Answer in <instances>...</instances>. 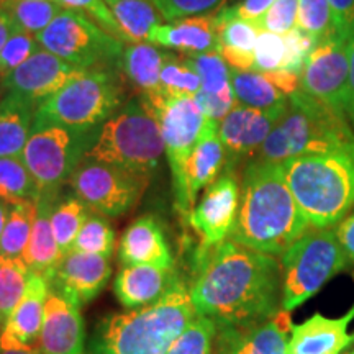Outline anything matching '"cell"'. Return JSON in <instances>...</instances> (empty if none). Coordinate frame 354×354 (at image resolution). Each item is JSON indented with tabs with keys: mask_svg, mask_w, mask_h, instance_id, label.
<instances>
[{
	"mask_svg": "<svg viewBox=\"0 0 354 354\" xmlns=\"http://www.w3.org/2000/svg\"><path fill=\"white\" fill-rule=\"evenodd\" d=\"M190 295L198 315L215 323L243 325L266 320L282 308L281 264L276 256L233 240L198 250Z\"/></svg>",
	"mask_w": 354,
	"mask_h": 354,
	"instance_id": "1",
	"label": "cell"
},
{
	"mask_svg": "<svg viewBox=\"0 0 354 354\" xmlns=\"http://www.w3.org/2000/svg\"><path fill=\"white\" fill-rule=\"evenodd\" d=\"M308 228L281 162L253 159L243 174L240 212L232 240L259 253L282 256Z\"/></svg>",
	"mask_w": 354,
	"mask_h": 354,
	"instance_id": "2",
	"label": "cell"
},
{
	"mask_svg": "<svg viewBox=\"0 0 354 354\" xmlns=\"http://www.w3.org/2000/svg\"><path fill=\"white\" fill-rule=\"evenodd\" d=\"M197 315L190 287L177 279L158 302L105 317L87 354H166Z\"/></svg>",
	"mask_w": 354,
	"mask_h": 354,
	"instance_id": "3",
	"label": "cell"
},
{
	"mask_svg": "<svg viewBox=\"0 0 354 354\" xmlns=\"http://www.w3.org/2000/svg\"><path fill=\"white\" fill-rule=\"evenodd\" d=\"M287 185L310 227L331 228L354 205V145L281 162Z\"/></svg>",
	"mask_w": 354,
	"mask_h": 354,
	"instance_id": "4",
	"label": "cell"
},
{
	"mask_svg": "<svg viewBox=\"0 0 354 354\" xmlns=\"http://www.w3.org/2000/svg\"><path fill=\"white\" fill-rule=\"evenodd\" d=\"M354 145V133L338 110L304 91L289 97L284 117L261 145L254 159L282 162L310 153H325Z\"/></svg>",
	"mask_w": 354,
	"mask_h": 354,
	"instance_id": "5",
	"label": "cell"
},
{
	"mask_svg": "<svg viewBox=\"0 0 354 354\" xmlns=\"http://www.w3.org/2000/svg\"><path fill=\"white\" fill-rule=\"evenodd\" d=\"M165 153L156 115L143 97H135L127 100L99 128L86 158L151 179L161 166Z\"/></svg>",
	"mask_w": 354,
	"mask_h": 354,
	"instance_id": "6",
	"label": "cell"
},
{
	"mask_svg": "<svg viewBox=\"0 0 354 354\" xmlns=\"http://www.w3.org/2000/svg\"><path fill=\"white\" fill-rule=\"evenodd\" d=\"M123 104L120 76L112 68L87 69L43 100L35 120L79 130H99Z\"/></svg>",
	"mask_w": 354,
	"mask_h": 354,
	"instance_id": "7",
	"label": "cell"
},
{
	"mask_svg": "<svg viewBox=\"0 0 354 354\" xmlns=\"http://www.w3.org/2000/svg\"><path fill=\"white\" fill-rule=\"evenodd\" d=\"M281 258V307L287 312L313 297L348 263L335 230L331 228L307 232Z\"/></svg>",
	"mask_w": 354,
	"mask_h": 354,
	"instance_id": "8",
	"label": "cell"
},
{
	"mask_svg": "<svg viewBox=\"0 0 354 354\" xmlns=\"http://www.w3.org/2000/svg\"><path fill=\"white\" fill-rule=\"evenodd\" d=\"M99 130H79L57 123L33 122L24 158L39 192L57 194L86 159Z\"/></svg>",
	"mask_w": 354,
	"mask_h": 354,
	"instance_id": "9",
	"label": "cell"
},
{
	"mask_svg": "<svg viewBox=\"0 0 354 354\" xmlns=\"http://www.w3.org/2000/svg\"><path fill=\"white\" fill-rule=\"evenodd\" d=\"M35 38L43 50L81 71L118 66L125 50L123 41L105 32L92 17L69 8H63Z\"/></svg>",
	"mask_w": 354,
	"mask_h": 354,
	"instance_id": "10",
	"label": "cell"
},
{
	"mask_svg": "<svg viewBox=\"0 0 354 354\" xmlns=\"http://www.w3.org/2000/svg\"><path fill=\"white\" fill-rule=\"evenodd\" d=\"M156 115L172 176L176 207L187 215L192 210L185 183V167L207 117L194 95H141Z\"/></svg>",
	"mask_w": 354,
	"mask_h": 354,
	"instance_id": "11",
	"label": "cell"
},
{
	"mask_svg": "<svg viewBox=\"0 0 354 354\" xmlns=\"http://www.w3.org/2000/svg\"><path fill=\"white\" fill-rule=\"evenodd\" d=\"M148 183V177L86 158L68 185L92 212L117 218L138 203Z\"/></svg>",
	"mask_w": 354,
	"mask_h": 354,
	"instance_id": "12",
	"label": "cell"
},
{
	"mask_svg": "<svg viewBox=\"0 0 354 354\" xmlns=\"http://www.w3.org/2000/svg\"><path fill=\"white\" fill-rule=\"evenodd\" d=\"M348 44V39L339 37L318 43L300 74V91L343 115L346 113L349 102Z\"/></svg>",
	"mask_w": 354,
	"mask_h": 354,
	"instance_id": "13",
	"label": "cell"
},
{
	"mask_svg": "<svg viewBox=\"0 0 354 354\" xmlns=\"http://www.w3.org/2000/svg\"><path fill=\"white\" fill-rule=\"evenodd\" d=\"M241 189L232 171L221 174L205 189L201 201L187 214L190 228L201 240L198 250L218 246L232 236L240 212Z\"/></svg>",
	"mask_w": 354,
	"mask_h": 354,
	"instance_id": "14",
	"label": "cell"
},
{
	"mask_svg": "<svg viewBox=\"0 0 354 354\" xmlns=\"http://www.w3.org/2000/svg\"><path fill=\"white\" fill-rule=\"evenodd\" d=\"M292 328L290 313L284 308L259 322L216 323L214 354H289Z\"/></svg>",
	"mask_w": 354,
	"mask_h": 354,
	"instance_id": "15",
	"label": "cell"
},
{
	"mask_svg": "<svg viewBox=\"0 0 354 354\" xmlns=\"http://www.w3.org/2000/svg\"><path fill=\"white\" fill-rule=\"evenodd\" d=\"M289 100L271 109H253L236 104L218 122V135L227 153V165L258 153L272 128L284 117Z\"/></svg>",
	"mask_w": 354,
	"mask_h": 354,
	"instance_id": "16",
	"label": "cell"
},
{
	"mask_svg": "<svg viewBox=\"0 0 354 354\" xmlns=\"http://www.w3.org/2000/svg\"><path fill=\"white\" fill-rule=\"evenodd\" d=\"M37 349L43 354H87L81 305L51 289L44 305Z\"/></svg>",
	"mask_w": 354,
	"mask_h": 354,
	"instance_id": "17",
	"label": "cell"
},
{
	"mask_svg": "<svg viewBox=\"0 0 354 354\" xmlns=\"http://www.w3.org/2000/svg\"><path fill=\"white\" fill-rule=\"evenodd\" d=\"M79 73L81 69L41 48L24 64L2 77V86L10 94H17L39 105Z\"/></svg>",
	"mask_w": 354,
	"mask_h": 354,
	"instance_id": "18",
	"label": "cell"
},
{
	"mask_svg": "<svg viewBox=\"0 0 354 354\" xmlns=\"http://www.w3.org/2000/svg\"><path fill=\"white\" fill-rule=\"evenodd\" d=\"M110 277H112L110 258L69 251L57 264L50 284L51 289L63 292L82 307L104 290Z\"/></svg>",
	"mask_w": 354,
	"mask_h": 354,
	"instance_id": "19",
	"label": "cell"
},
{
	"mask_svg": "<svg viewBox=\"0 0 354 354\" xmlns=\"http://www.w3.org/2000/svg\"><path fill=\"white\" fill-rule=\"evenodd\" d=\"M50 290L51 284L46 277L30 274L25 294L0 331V349H37Z\"/></svg>",
	"mask_w": 354,
	"mask_h": 354,
	"instance_id": "20",
	"label": "cell"
},
{
	"mask_svg": "<svg viewBox=\"0 0 354 354\" xmlns=\"http://www.w3.org/2000/svg\"><path fill=\"white\" fill-rule=\"evenodd\" d=\"M148 43L166 50L177 51L185 56L220 53L218 33H216L215 13L184 17L158 25L149 33Z\"/></svg>",
	"mask_w": 354,
	"mask_h": 354,
	"instance_id": "21",
	"label": "cell"
},
{
	"mask_svg": "<svg viewBox=\"0 0 354 354\" xmlns=\"http://www.w3.org/2000/svg\"><path fill=\"white\" fill-rule=\"evenodd\" d=\"M354 320V305L339 318H326L315 313L300 325H294L289 342V354H342L354 342L348 333Z\"/></svg>",
	"mask_w": 354,
	"mask_h": 354,
	"instance_id": "22",
	"label": "cell"
},
{
	"mask_svg": "<svg viewBox=\"0 0 354 354\" xmlns=\"http://www.w3.org/2000/svg\"><path fill=\"white\" fill-rule=\"evenodd\" d=\"M118 259L122 266L151 264L165 269L174 268L171 248L156 216H140L123 232Z\"/></svg>",
	"mask_w": 354,
	"mask_h": 354,
	"instance_id": "23",
	"label": "cell"
},
{
	"mask_svg": "<svg viewBox=\"0 0 354 354\" xmlns=\"http://www.w3.org/2000/svg\"><path fill=\"white\" fill-rule=\"evenodd\" d=\"M179 279L174 268L165 269L151 264L122 266L115 277V297L127 310L158 302Z\"/></svg>",
	"mask_w": 354,
	"mask_h": 354,
	"instance_id": "24",
	"label": "cell"
},
{
	"mask_svg": "<svg viewBox=\"0 0 354 354\" xmlns=\"http://www.w3.org/2000/svg\"><path fill=\"white\" fill-rule=\"evenodd\" d=\"M225 162L227 153L218 135V122L207 118L185 167V183L192 207L198 194L218 179Z\"/></svg>",
	"mask_w": 354,
	"mask_h": 354,
	"instance_id": "25",
	"label": "cell"
},
{
	"mask_svg": "<svg viewBox=\"0 0 354 354\" xmlns=\"http://www.w3.org/2000/svg\"><path fill=\"white\" fill-rule=\"evenodd\" d=\"M61 192L50 194L39 192L37 197V215H35L32 234H30L28 246H26L21 259L28 266L30 271L41 274L51 281L57 264L63 259L59 246H57L55 233H53L51 215L55 203Z\"/></svg>",
	"mask_w": 354,
	"mask_h": 354,
	"instance_id": "26",
	"label": "cell"
},
{
	"mask_svg": "<svg viewBox=\"0 0 354 354\" xmlns=\"http://www.w3.org/2000/svg\"><path fill=\"white\" fill-rule=\"evenodd\" d=\"M220 55L234 71H253L254 46L261 30L238 15L233 7L221 8L215 13Z\"/></svg>",
	"mask_w": 354,
	"mask_h": 354,
	"instance_id": "27",
	"label": "cell"
},
{
	"mask_svg": "<svg viewBox=\"0 0 354 354\" xmlns=\"http://www.w3.org/2000/svg\"><path fill=\"white\" fill-rule=\"evenodd\" d=\"M169 51H162L153 43H131L123 50L120 64L123 76L143 95H161V69Z\"/></svg>",
	"mask_w": 354,
	"mask_h": 354,
	"instance_id": "28",
	"label": "cell"
},
{
	"mask_svg": "<svg viewBox=\"0 0 354 354\" xmlns=\"http://www.w3.org/2000/svg\"><path fill=\"white\" fill-rule=\"evenodd\" d=\"M37 109V104L10 92L0 99V158L21 156Z\"/></svg>",
	"mask_w": 354,
	"mask_h": 354,
	"instance_id": "29",
	"label": "cell"
},
{
	"mask_svg": "<svg viewBox=\"0 0 354 354\" xmlns=\"http://www.w3.org/2000/svg\"><path fill=\"white\" fill-rule=\"evenodd\" d=\"M105 3L128 43H148L149 33L165 19L151 0H105Z\"/></svg>",
	"mask_w": 354,
	"mask_h": 354,
	"instance_id": "30",
	"label": "cell"
},
{
	"mask_svg": "<svg viewBox=\"0 0 354 354\" xmlns=\"http://www.w3.org/2000/svg\"><path fill=\"white\" fill-rule=\"evenodd\" d=\"M232 86L240 105L253 109H271L289 100L284 92L266 73L232 69Z\"/></svg>",
	"mask_w": 354,
	"mask_h": 354,
	"instance_id": "31",
	"label": "cell"
},
{
	"mask_svg": "<svg viewBox=\"0 0 354 354\" xmlns=\"http://www.w3.org/2000/svg\"><path fill=\"white\" fill-rule=\"evenodd\" d=\"M91 212L92 210L74 192L73 196L57 197L55 209H53L51 225L56 243L63 256L73 250L74 241Z\"/></svg>",
	"mask_w": 354,
	"mask_h": 354,
	"instance_id": "32",
	"label": "cell"
},
{
	"mask_svg": "<svg viewBox=\"0 0 354 354\" xmlns=\"http://www.w3.org/2000/svg\"><path fill=\"white\" fill-rule=\"evenodd\" d=\"M37 201H21L12 203L8 218L0 238V256L3 258H21L28 246L32 234Z\"/></svg>",
	"mask_w": 354,
	"mask_h": 354,
	"instance_id": "33",
	"label": "cell"
},
{
	"mask_svg": "<svg viewBox=\"0 0 354 354\" xmlns=\"http://www.w3.org/2000/svg\"><path fill=\"white\" fill-rule=\"evenodd\" d=\"M2 8L12 19L15 30L33 37L43 32L63 10L55 0H3Z\"/></svg>",
	"mask_w": 354,
	"mask_h": 354,
	"instance_id": "34",
	"label": "cell"
},
{
	"mask_svg": "<svg viewBox=\"0 0 354 354\" xmlns=\"http://www.w3.org/2000/svg\"><path fill=\"white\" fill-rule=\"evenodd\" d=\"M39 189L21 156L0 158V198L8 205L37 201Z\"/></svg>",
	"mask_w": 354,
	"mask_h": 354,
	"instance_id": "35",
	"label": "cell"
},
{
	"mask_svg": "<svg viewBox=\"0 0 354 354\" xmlns=\"http://www.w3.org/2000/svg\"><path fill=\"white\" fill-rule=\"evenodd\" d=\"M28 266L21 258L0 256V320L6 323L12 310L25 294L30 279Z\"/></svg>",
	"mask_w": 354,
	"mask_h": 354,
	"instance_id": "36",
	"label": "cell"
},
{
	"mask_svg": "<svg viewBox=\"0 0 354 354\" xmlns=\"http://www.w3.org/2000/svg\"><path fill=\"white\" fill-rule=\"evenodd\" d=\"M115 243H117V236H115V230L110 225L107 216L97 214V212H91L87 220L84 221L71 251L112 258Z\"/></svg>",
	"mask_w": 354,
	"mask_h": 354,
	"instance_id": "37",
	"label": "cell"
},
{
	"mask_svg": "<svg viewBox=\"0 0 354 354\" xmlns=\"http://www.w3.org/2000/svg\"><path fill=\"white\" fill-rule=\"evenodd\" d=\"M201 76L187 57L169 53L161 69V88L165 95H196L201 91Z\"/></svg>",
	"mask_w": 354,
	"mask_h": 354,
	"instance_id": "38",
	"label": "cell"
},
{
	"mask_svg": "<svg viewBox=\"0 0 354 354\" xmlns=\"http://www.w3.org/2000/svg\"><path fill=\"white\" fill-rule=\"evenodd\" d=\"M297 26L312 35L318 43L338 37L328 0H299Z\"/></svg>",
	"mask_w": 354,
	"mask_h": 354,
	"instance_id": "39",
	"label": "cell"
},
{
	"mask_svg": "<svg viewBox=\"0 0 354 354\" xmlns=\"http://www.w3.org/2000/svg\"><path fill=\"white\" fill-rule=\"evenodd\" d=\"M201 76L202 92L220 94L232 87V68L220 53H203V55L185 56Z\"/></svg>",
	"mask_w": 354,
	"mask_h": 354,
	"instance_id": "40",
	"label": "cell"
},
{
	"mask_svg": "<svg viewBox=\"0 0 354 354\" xmlns=\"http://www.w3.org/2000/svg\"><path fill=\"white\" fill-rule=\"evenodd\" d=\"M216 323L209 317L197 315L166 354H214Z\"/></svg>",
	"mask_w": 354,
	"mask_h": 354,
	"instance_id": "41",
	"label": "cell"
},
{
	"mask_svg": "<svg viewBox=\"0 0 354 354\" xmlns=\"http://www.w3.org/2000/svg\"><path fill=\"white\" fill-rule=\"evenodd\" d=\"M38 50H41V46L33 35L13 30L10 38L7 39L2 51H0V79L6 77L7 74H10L12 71L24 64Z\"/></svg>",
	"mask_w": 354,
	"mask_h": 354,
	"instance_id": "42",
	"label": "cell"
},
{
	"mask_svg": "<svg viewBox=\"0 0 354 354\" xmlns=\"http://www.w3.org/2000/svg\"><path fill=\"white\" fill-rule=\"evenodd\" d=\"M286 57L284 35L261 30L254 46V66L258 73H271L282 68Z\"/></svg>",
	"mask_w": 354,
	"mask_h": 354,
	"instance_id": "43",
	"label": "cell"
},
{
	"mask_svg": "<svg viewBox=\"0 0 354 354\" xmlns=\"http://www.w3.org/2000/svg\"><path fill=\"white\" fill-rule=\"evenodd\" d=\"M286 39V57L281 69L302 74L304 64L310 53L315 50L318 41L312 35L304 32L300 26H295L292 32L284 35Z\"/></svg>",
	"mask_w": 354,
	"mask_h": 354,
	"instance_id": "44",
	"label": "cell"
},
{
	"mask_svg": "<svg viewBox=\"0 0 354 354\" xmlns=\"http://www.w3.org/2000/svg\"><path fill=\"white\" fill-rule=\"evenodd\" d=\"M299 0H276L261 19L258 28L277 35H287L297 26Z\"/></svg>",
	"mask_w": 354,
	"mask_h": 354,
	"instance_id": "45",
	"label": "cell"
},
{
	"mask_svg": "<svg viewBox=\"0 0 354 354\" xmlns=\"http://www.w3.org/2000/svg\"><path fill=\"white\" fill-rule=\"evenodd\" d=\"M55 2L59 3L63 8H69V10L88 13L105 32H109L112 37L120 39V41H125L120 26H118L105 0H55Z\"/></svg>",
	"mask_w": 354,
	"mask_h": 354,
	"instance_id": "46",
	"label": "cell"
},
{
	"mask_svg": "<svg viewBox=\"0 0 354 354\" xmlns=\"http://www.w3.org/2000/svg\"><path fill=\"white\" fill-rule=\"evenodd\" d=\"M225 0H156L158 10L166 21L184 19V17L207 15L218 8Z\"/></svg>",
	"mask_w": 354,
	"mask_h": 354,
	"instance_id": "47",
	"label": "cell"
},
{
	"mask_svg": "<svg viewBox=\"0 0 354 354\" xmlns=\"http://www.w3.org/2000/svg\"><path fill=\"white\" fill-rule=\"evenodd\" d=\"M197 105L201 107L202 113L210 120L220 122L221 118L227 117V113L238 104L236 97H234L233 86L227 91L220 92V94H207V92L198 91L196 95Z\"/></svg>",
	"mask_w": 354,
	"mask_h": 354,
	"instance_id": "48",
	"label": "cell"
},
{
	"mask_svg": "<svg viewBox=\"0 0 354 354\" xmlns=\"http://www.w3.org/2000/svg\"><path fill=\"white\" fill-rule=\"evenodd\" d=\"M333 10L338 37L351 39L354 37V0H328Z\"/></svg>",
	"mask_w": 354,
	"mask_h": 354,
	"instance_id": "49",
	"label": "cell"
},
{
	"mask_svg": "<svg viewBox=\"0 0 354 354\" xmlns=\"http://www.w3.org/2000/svg\"><path fill=\"white\" fill-rule=\"evenodd\" d=\"M274 2L276 0H241L240 3L234 6V10H236L241 19L251 21V24L258 26L261 19L272 7Z\"/></svg>",
	"mask_w": 354,
	"mask_h": 354,
	"instance_id": "50",
	"label": "cell"
},
{
	"mask_svg": "<svg viewBox=\"0 0 354 354\" xmlns=\"http://www.w3.org/2000/svg\"><path fill=\"white\" fill-rule=\"evenodd\" d=\"M335 233L346 258L354 261V214L342 220V223L335 228Z\"/></svg>",
	"mask_w": 354,
	"mask_h": 354,
	"instance_id": "51",
	"label": "cell"
},
{
	"mask_svg": "<svg viewBox=\"0 0 354 354\" xmlns=\"http://www.w3.org/2000/svg\"><path fill=\"white\" fill-rule=\"evenodd\" d=\"M348 51H349V102H348L346 113L349 115V118H351L354 125V37L349 39Z\"/></svg>",
	"mask_w": 354,
	"mask_h": 354,
	"instance_id": "52",
	"label": "cell"
},
{
	"mask_svg": "<svg viewBox=\"0 0 354 354\" xmlns=\"http://www.w3.org/2000/svg\"><path fill=\"white\" fill-rule=\"evenodd\" d=\"M13 30H15V26L12 24V19L8 17V13L0 7V51H2L3 44L7 43V39L10 38Z\"/></svg>",
	"mask_w": 354,
	"mask_h": 354,
	"instance_id": "53",
	"label": "cell"
},
{
	"mask_svg": "<svg viewBox=\"0 0 354 354\" xmlns=\"http://www.w3.org/2000/svg\"><path fill=\"white\" fill-rule=\"evenodd\" d=\"M8 210H10V205H8L7 202H3L2 198H0V238H2L3 228H6V223H7V218H8Z\"/></svg>",
	"mask_w": 354,
	"mask_h": 354,
	"instance_id": "54",
	"label": "cell"
},
{
	"mask_svg": "<svg viewBox=\"0 0 354 354\" xmlns=\"http://www.w3.org/2000/svg\"><path fill=\"white\" fill-rule=\"evenodd\" d=\"M0 354H43L38 349H0Z\"/></svg>",
	"mask_w": 354,
	"mask_h": 354,
	"instance_id": "55",
	"label": "cell"
},
{
	"mask_svg": "<svg viewBox=\"0 0 354 354\" xmlns=\"http://www.w3.org/2000/svg\"><path fill=\"white\" fill-rule=\"evenodd\" d=\"M2 326H3V323H2V320H0V331H2Z\"/></svg>",
	"mask_w": 354,
	"mask_h": 354,
	"instance_id": "56",
	"label": "cell"
},
{
	"mask_svg": "<svg viewBox=\"0 0 354 354\" xmlns=\"http://www.w3.org/2000/svg\"><path fill=\"white\" fill-rule=\"evenodd\" d=\"M2 2H3V0H0V7H2Z\"/></svg>",
	"mask_w": 354,
	"mask_h": 354,
	"instance_id": "57",
	"label": "cell"
},
{
	"mask_svg": "<svg viewBox=\"0 0 354 354\" xmlns=\"http://www.w3.org/2000/svg\"><path fill=\"white\" fill-rule=\"evenodd\" d=\"M151 2H156V0H151Z\"/></svg>",
	"mask_w": 354,
	"mask_h": 354,
	"instance_id": "58",
	"label": "cell"
},
{
	"mask_svg": "<svg viewBox=\"0 0 354 354\" xmlns=\"http://www.w3.org/2000/svg\"><path fill=\"white\" fill-rule=\"evenodd\" d=\"M349 354H354V351H353V353H349Z\"/></svg>",
	"mask_w": 354,
	"mask_h": 354,
	"instance_id": "59",
	"label": "cell"
}]
</instances>
